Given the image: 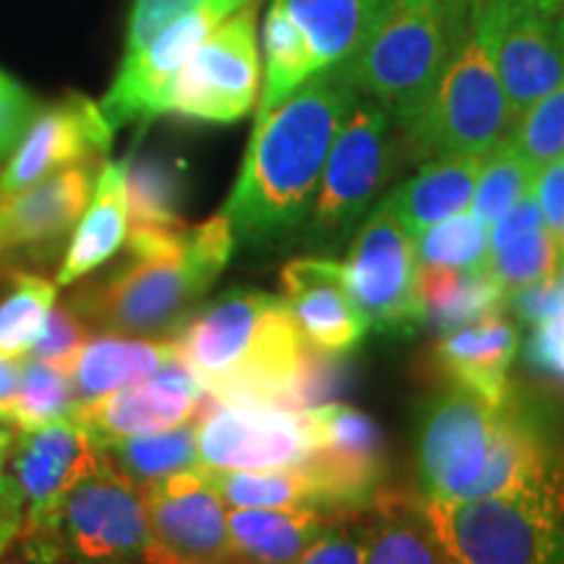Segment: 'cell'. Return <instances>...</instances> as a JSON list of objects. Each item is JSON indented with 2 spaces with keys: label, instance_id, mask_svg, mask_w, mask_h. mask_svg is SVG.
Instances as JSON below:
<instances>
[{
  "label": "cell",
  "instance_id": "cell-1",
  "mask_svg": "<svg viewBox=\"0 0 564 564\" xmlns=\"http://www.w3.org/2000/svg\"><path fill=\"white\" fill-rule=\"evenodd\" d=\"M358 97L340 70L329 68L257 116L241 175L223 209L236 241L267 249L299 236L333 141Z\"/></svg>",
  "mask_w": 564,
  "mask_h": 564
},
{
  "label": "cell",
  "instance_id": "cell-2",
  "mask_svg": "<svg viewBox=\"0 0 564 564\" xmlns=\"http://www.w3.org/2000/svg\"><path fill=\"white\" fill-rule=\"evenodd\" d=\"M232 249L236 236L223 212L199 225H131L123 262L84 278L66 303L89 329L167 340L192 319Z\"/></svg>",
  "mask_w": 564,
  "mask_h": 564
},
{
  "label": "cell",
  "instance_id": "cell-3",
  "mask_svg": "<svg viewBox=\"0 0 564 564\" xmlns=\"http://www.w3.org/2000/svg\"><path fill=\"white\" fill-rule=\"evenodd\" d=\"M181 361L212 403L264 405L293 411V379L308 343L288 303L278 295L238 288L196 308L175 335Z\"/></svg>",
  "mask_w": 564,
  "mask_h": 564
},
{
  "label": "cell",
  "instance_id": "cell-4",
  "mask_svg": "<svg viewBox=\"0 0 564 564\" xmlns=\"http://www.w3.org/2000/svg\"><path fill=\"white\" fill-rule=\"evenodd\" d=\"M505 21L486 0H476L465 30L449 42L440 79L398 129L411 158H486L510 137L514 116L494 63V42Z\"/></svg>",
  "mask_w": 564,
  "mask_h": 564
},
{
  "label": "cell",
  "instance_id": "cell-5",
  "mask_svg": "<svg viewBox=\"0 0 564 564\" xmlns=\"http://www.w3.org/2000/svg\"><path fill=\"white\" fill-rule=\"evenodd\" d=\"M447 53L449 34L440 0H387L364 45L335 68L358 95L382 105L400 129L440 79Z\"/></svg>",
  "mask_w": 564,
  "mask_h": 564
},
{
  "label": "cell",
  "instance_id": "cell-6",
  "mask_svg": "<svg viewBox=\"0 0 564 564\" xmlns=\"http://www.w3.org/2000/svg\"><path fill=\"white\" fill-rule=\"evenodd\" d=\"M394 167L390 112L371 97H358L324 162L303 243L316 257H333L361 228Z\"/></svg>",
  "mask_w": 564,
  "mask_h": 564
},
{
  "label": "cell",
  "instance_id": "cell-7",
  "mask_svg": "<svg viewBox=\"0 0 564 564\" xmlns=\"http://www.w3.org/2000/svg\"><path fill=\"white\" fill-rule=\"evenodd\" d=\"M421 512L449 564H564V499H421Z\"/></svg>",
  "mask_w": 564,
  "mask_h": 564
},
{
  "label": "cell",
  "instance_id": "cell-8",
  "mask_svg": "<svg viewBox=\"0 0 564 564\" xmlns=\"http://www.w3.org/2000/svg\"><path fill=\"white\" fill-rule=\"evenodd\" d=\"M147 546L144 491L102 453L63 499L42 564H139Z\"/></svg>",
  "mask_w": 564,
  "mask_h": 564
},
{
  "label": "cell",
  "instance_id": "cell-9",
  "mask_svg": "<svg viewBox=\"0 0 564 564\" xmlns=\"http://www.w3.org/2000/svg\"><path fill=\"white\" fill-rule=\"evenodd\" d=\"M257 6L249 0L212 30L165 95V112L204 123H236L257 105L262 58Z\"/></svg>",
  "mask_w": 564,
  "mask_h": 564
},
{
  "label": "cell",
  "instance_id": "cell-10",
  "mask_svg": "<svg viewBox=\"0 0 564 564\" xmlns=\"http://www.w3.org/2000/svg\"><path fill=\"white\" fill-rule=\"evenodd\" d=\"M102 449L70 415L19 429L9 455V476L21 499V531L13 544L42 564L66 494L95 470Z\"/></svg>",
  "mask_w": 564,
  "mask_h": 564
},
{
  "label": "cell",
  "instance_id": "cell-11",
  "mask_svg": "<svg viewBox=\"0 0 564 564\" xmlns=\"http://www.w3.org/2000/svg\"><path fill=\"white\" fill-rule=\"evenodd\" d=\"M345 285L366 324L377 333L413 335L421 324L415 295V241L382 199L352 232L343 264Z\"/></svg>",
  "mask_w": 564,
  "mask_h": 564
},
{
  "label": "cell",
  "instance_id": "cell-12",
  "mask_svg": "<svg viewBox=\"0 0 564 564\" xmlns=\"http://www.w3.org/2000/svg\"><path fill=\"white\" fill-rule=\"evenodd\" d=\"M497 405L453 387L423 408L419 421L421 499L426 502H468L489 463Z\"/></svg>",
  "mask_w": 564,
  "mask_h": 564
},
{
  "label": "cell",
  "instance_id": "cell-13",
  "mask_svg": "<svg viewBox=\"0 0 564 564\" xmlns=\"http://www.w3.org/2000/svg\"><path fill=\"white\" fill-rule=\"evenodd\" d=\"M312 455L303 468L322 494L324 510L335 518L371 512L384 489L387 444L379 423L348 403L308 411Z\"/></svg>",
  "mask_w": 564,
  "mask_h": 564
},
{
  "label": "cell",
  "instance_id": "cell-14",
  "mask_svg": "<svg viewBox=\"0 0 564 564\" xmlns=\"http://www.w3.org/2000/svg\"><path fill=\"white\" fill-rule=\"evenodd\" d=\"M564 499V423L544 400L507 392L497 405L494 440L474 499Z\"/></svg>",
  "mask_w": 564,
  "mask_h": 564
},
{
  "label": "cell",
  "instance_id": "cell-15",
  "mask_svg": "<svg viewBox=\"0 0 564 564\" xmlns=\"http://www.w3.org/2000/svg\"><path fill=\"white\" fill-rule=\"evenodd\" d=\"M144 505V564H230L228 505L199 465L150 486Z\"/></svg>",
  "mask_w": 564,
  "mask_h": 564
},
{
  "label": "cell",
  "instance_id": "cell-16",
  "mask_svg": "<svg viewBox=\"0 0 564 564\" xmlns=\"http://www.w3.org/2000/svg\"><path fill=\"white\" fill-rule=\"evenodd\" d=\"M196 444L199 468L207 470L303 468L312 455V421L308 413L209 400Z\"/></svg>",
  "mask_w": 564,
  "mask_h": 564
},
{
  "label": "cell",
  "instance_id": "cell-17",
  "mask_svg": "<svg viewBox=\"0 0 564 564\" xmlns=\"http://www.w3.org/2000/svg\"><path fill=\"white\" fill-rule=\"evenodd\" d=\"M246 3L249 0H209L160 32L147 47L123 55L121 68L100 102L112 129L133 121L150 123L152 118L165 116V95L175 74L186 66L204 37Z\"/></svg>",
  "mask_w": 564,
  "mask_h": 564
},
{
  "label": "cell",
  "instance_id": "cell-18",
  "mask_svg": "<svg viewBox=\"0 0 564 564\" xmlns=\"http://www.w3.org/2000/svg\"><path fill=\"white\" fill-rule=\"evenodd\" d=\"M209 398L183 361H175L121 390L102 394L91 403H79L68 411L97 447L133 440V436L160 434L167 429L199 421Z\"/></svg>",
  "mask_w": 564,
  "mask_h": 564
},
{
  "label": "cell",
  "instance_id": "cell-19",
  "mask_svg": "<svg viewBox=\"0 0 564 564\" xmlns=\"http://www.w3.org/2000/svg\"><path fill=\"white\" fill-rule=\"evenodd\" d=\"M112 133L116 129L100 105L79 91H68L58 102L37 112L24 139L6 160L0 171V202L66 167L105 158L110 152Z\"/></svg>",
  "mask_w": 564,
  "mask_h": 564
},
{
  "label": "cell",
  "instance_id": "cell-20",
  "mask_svg": "<svg viewBox=\"0 0 564 564\" xmlns=\"http://www.w3.org/2000/svg\"><path fill=\"white\" fill-rule=\"evenodd\" d=\"M95 181V162H82L0 202V262L58 251L87 209Z\"/></svg>",
  "mask_w": 564,
  "mask_h": 564
},
{
  "label": "cell",
  "instance_id": "cell-21",
  "mask_svg": "<svg viewBox=\"0 0 564 564\" xmlns=\"http://www.w3.org/2000/svg\"><path fill=\"white\" fill-rule=\"evenodd\" d=\"M282 301L303 340L324 352H350L369 333L364 314L345 285L343 264L329 257H299L280 272Z\"/></svg>",
  "mask_w": 564,
  "mask_h": 564
},
{
  "label": "cell",
  "instance_id": "cell-22",
  "mask_svg": "<svg viewBox=\"0 0 564 564\" xmlns=\"http://www.w3.org/2000/svg\"><path fill=\"white\" fill-rule=\"evenodd\" d=\"M494 63L518 121L520 112L564 84V55L556 42L554 19L539 11L507 19L494 42Z\"/></svg>",
  "mask_w": 564,
  "mask_h": 564
},
{
  "label": "cell",
  "instance_id": "cell-23",
  "mask_svg": "<svg viewBox=\"0 0 564 564\" xmlns=\"http://www.w3.org/2000/svg\"><path fill=\"white\" fill-rule=\"evenodd\" d=\"M518 345V327L497 312L444 333L434 348V361L455 387L499 405L512 390L507 371Z\"/></svg>",
  "mask_w": 564,
  "mask_h": 564
},
{
  "label": "cell",
  "instance_id": "cell-24",
  "mask_svg": "<svg viewBox=\"0 0 564 564\" xmlns=\"http://www.w3.org/2000/svg\"><path fill=\"white\" fill-rule=\"evenodd\" d=\"M337 520L319 507H230V564H299Z\"/></svg>",
  "mask_w": 564,
  "mask_h": 564
},
{
  "label": "cell",
  "instance_id": "cell-25",
  "mask_svg": "<svg viewBox=\"0 0 564 564\" xmlns=\"http://www.w3.org/2000/svg\"><path fill=\"white\" fill-rule=\"evenodd\" d=\"M175 361H181V345L175 337L152 340L116 333L89 337L70 364L74 405L91 403L102 394L150 379Z\"/></svg>",
  "mask_w": 564,
  "mask_h": 564
},
{
  "label": "cell",
  "instance_id": "cell-26",
  "mask_svg": "<svg viewBox=\"0 0 564 564\" xmlns=\"http://www.w3.org/2000/svg\"><path fill=\"white\" fill-rule=\"evenodd\" d=\"M129 236V202H126L123 162L105 160L97 173L95 192L76 223L55 274V285H74L110 262Z\"/></svg>",
  "mask_w": 564,
  "mask_h": 564
},
{
  "label": "cell",
  "instance_id": "cell-27",
  "mask_svg": "<svg viewBox=\"0 0 564 564\" xmlns=\"http://www.w3.org/2000/svg\"><path fill=\"white\" fill-rule=\"evenodd\" d=\"M481 162L484 158L474 154L429 160L413 178H408L384 199L390 202L400 225L415 238L432 225L470 207Z\"/></svg>",
  "mask_w": 564,
  "mask_h": 564
},
{
  "label": "cell",
  "instance_id": "cell-28",
  "mask_svg": "<svg viewBox=\"0 0 564 564\" xmlns=\"http://www.w3.org/2000/svg\"><path fill=\"white\" fill-rule=\"evenodd\" d=\"M301 32L316 74L340 66L382 19L387 0H272Z\"/></svg>",
  "mask_w": 564,
  "mask_h": 564
},
{
  "label": "cell",
  "instance_id": "cell-29",
  "mask_svg": "<svg viewBox=\"0 0 564 564\" xmlns=\"http://www.w3.org/2000/svg\"><path fill=\"white\" fill-rule=\"evenodd\" d=\"M415 295L421 306V324L440 335L502 312L507 306V288L494 278L489 267L447 270L419 264Z\"/></svg>",
  "mask_w": 564,
  "mask_h": 564
},
{
  "label": "cell",
  "instance_id": "cell-30",
  "mask_svg": "<svg viewBox=\"0 0 564 564\" xmlns=\"http://www.w3.org/2000/svg\"><path fill=\"white\" fill-rule=\"evenodd\" d=\"M366 564H449L423 518L421 499L382 489L371 507Z\"/></svg>",
  "mask_w": 564,
  "mask_h": 564
},
{
  "label": "cell",
  "instance_id": "cell-31",
  "mask_svg": "<svg viewBox=\"0 0 564 564\" xmlns=\"http://www.w3.org/2000/svg\"><path fill=\"white\" fill-rule=\"evenodd\" d=\"M196 434H199V421H188L183 426L167 429V432L108 444L102 453L141 491H147L162 478L199 465Z\"/></svg>",
  "mask_w": 564,
  "mask_h": 564
},
{
  "label": "cell",
  "instance_id": "cell-32",
  "mask_svg": "<svg viewBox=\"0 0 564 564\" xmlns=\"http://www.w3.org/2000/svg\"><path fill=\"white\" fill-rule=\"evenodd\" d=\"M202 470L228 507H319L324 510L322 494L306 468Z\"/></svg>",
  "mask_w": 564,
  "mask_h": 564
},
{
  "label": "cell",
  "instance_id": "cell-33",
  "mask_svg": "<svg viewBox=\"0 0 564 564\" xmlns=\"http://www.w3.org/2000/svg\"><path fill=\"white\" fill-rule=\"evenodd\" d=\"M312 76L316 68L301 32L278 3H270L264 17V89L257 116L270 112Z\"/></svg>",
  "mask_w": 564,
  "mask_h": 564
},
{
  "label": "cell",
  "instance_id": "cell-34",
  "mask_svg": "<svg viewBox=\"0 0 564 564\" xmlns=\"http://www.w3.org/2000/svg\"><path fill=\"white\" fill-rule=\"evenodd\" d=\"M123 178L131 225H154V228L183 225V181L173 162L152 154L129 158L123 160Z\"/></svg>",
  "mask_w": 564,
  "mask_h": 564
},
{
  "label": "cell",
  "instance_id": "cell-35",
  "mask_svg": "<svg viewBox=\"0 0 564 564\" xmlns=\"http://www.w3.org/2000/svg\"><path fill=\"white\" fill-rule=\"evenodd\" d=\"M55 282L40 274H17L0 301V358H26L55 306Z\"/></svg>",
  "mask_w": 564,
  "mask_h": 564
},
{
  "label": "cell",
  "instance_id": "cell-36",
  "mask_svg": "<svg viewBox=\"0 0 564 564\" xmlns=\"http://www.w3.org/2000/svg\"><path fill=\"white\" fill-rule=\"evenodd\" d=\"M533 178L535 171H531L528 162L512 150L510 139H505L481 162L474 199H470V215L489 228L507 209H512L523 196L531 194Z\"/></svg>",
  "mask_w": 564,
  "mask_h": 564
},
{
  "label": "cell",
  "instance_id": "cell-37",
  "mask_svg": "<svg viewBox=\"0 0 564 564\" xmlns=\"http://www.w3.org/2000/svg\"><path fill=\"white\" fill-rule=\"evenodd\" d=\"M415 241V262L447 270H481L489 259V228L474 215H453L423 230Z\"/></svg>",
  "mask_w": 564,
  "mask_h": 564
},
{
  "label": "cell",
  "instance_id": "cell-38",
  "mask_svg": "<svg viewBox=\"0 0 564 564\" xmlns=\"http://www.w3.org/2000/svg\"><path fill=\"white\" fill-rule=\"evenodd\" d=\"M74 403V384H70V373L66 369L24 358L11 421L13 429H32L61 419V415H68Z\"/></svg>",
  "mask_w": 564,
  "mask_h": 564
},
{
  "label": "cell",
  "instance_id": "cell-39",
  "mask_svg": "<svg viewBox=\"0 0 564 564\" xmlns=\"http://www.w3.org/2000/svg\"><path fill=\"white\" fill-rule=\"evenodd\" d=\"M562 262V246L549 232V228H535L525 236L514 238L502 249L489 251L486 267L489 272L507 288V293L520 285H531V282L554 278L560 272Z\"/></svg>",
  "mask_w": 564,
  "mask_h": 564
},
{
  "label": "cell",
  "instance_id": "cell-40",
  "mask_svg": "<svg viewBox=\"0 0 564 564\" xmlns=\"http://www.w3.org/2000/svg\"><path fill=\"white\" fill-rule=\"evenodd\" d=\"M507 139L535 173L564 158V84L520 112Z\"/></svg>",
  "mask_w": 564,
  "mask_h": 564
},
{
  "label": "cell",
  "instance_id": "cell-41",
  "mask_svg": "<svg viewBox=\"0 0 564 564\" xmlns=\"http://www.w3.org/2000/svg\"><path fill=\"white\" fill-rule=\"evenodd\" d=\"M348 387L350 364L345 352H324L308 345L293 379V411L308 413L322 405L340 403Z\"/></svg>",
  "mask_w": 564,
  "mask_h": 564
},
{
  "label": "cell",
  "instance_id": "cell-42",
  "mask_svg": "<svg viewBox=\"0 0 564 564\" xmlns=\"http://www.w3.org/2000/svg\"><path fill=\"white\" fill-rule=\"evenodd\" d=\"M89 340V327L68 303L63 306H53L51 316H47L45 329H42L40 340L34 343L30 356L34 361H45L53 366H61L70 373V364L79 356L82 345Z\"/></svg>",
  "mask_w": 564,
  "mask_h": 564
},
{
  "label": "cell",
  "instance_id": "cell-43",
  "mask_svg": "<svg viewBox=\"0 0 564 564\" xmlns=\"http://www.w3.org/2000/svg\"><path fill=\"white\" fill-rule=\"evenodd\" d=\"M40 110L37 95L0 68V162L11 158Z\"/></svg>",
  "mask_w": 564,
  "mask_h": 564
},
{
  "label": "cell",
  "instance_id": "cell-44",
  "mask_svg": "<svg viewBox=\"0 0 564 564\" xmlns=\"http://www.w3.org/2000/svg\"><path fill=\"white\" fill-rule=\"evenodd\" d=\"M366 552H369V520L356 514L329 525L299 564H366Z\"/></svg>",
  "mask_w": 564,
  "mask_h": 564
},
{
  "label": "cell",
  "instance_id": "cell-45",
  "mask_svg": "<svg viewBox=\"0 0 564 564\" xmlns=\"http://www.w3.org/2000/svg\"><path fill=\"white\" fill-rule=\"evenodd\" d=\"M209 0H133V9L129 17V32H126V53L131 55L147 47L165 32L167 26L199 9Z\"/></svg>",
  "mask_w": 564,
  "mask_h": 564
},
{
  "label": "cell",
  "instance_id": "cell-46",
  "mask_svg": "<svg viewBox=\"0 0 564 564\" xmlns=\"http://www.w3.org/2000/svg\"><path fill=\"white\" fill-rule=\"evenodd\" d=\"M525 364L564 384V316L535 324L525 343Z\"/></svg>",
  "mask_w": 564,
  "mask_h": 564
},
{
  "label": "cell",
  "instance_id": "cell-47",
  "mask_svg": "<svg viewBox=\"0 0 564 564\" xmlns=\"http://www.w3.org/2000/svg\"><path fill=\"white\" fill-rule=\"evenodd\" d=\"M531 194L539 202L544 225L556 241H564V158L549 162L533 178Z\"/></svg>",
  "mask_w": 564,
  "mask_h": 564
},
{
  "label": "cell",
  "instance_id": "cell-48",
  "mask_svg": "<svg viewBox=\"0 0 564 564\" xmlns=\"http://www.w3.org/2000/svg\"><path fill=\"white\" fill-rule=\"evenodd\" d=\"M535 228H544V215H541V207L539 202H535V196L528 194L491 225L489 251L502 249V246L514 241V238L525 236V232H531Z\"/></svg>",
  "mask_w": 564,
  "mask_h": 564
},
{
  "label": "cell",
  "instance_id": "cell-49",
  "mask_svg": "<svg viewBox=\"0 0 564 564\" xmlns=\"http://www.w3.org/2000/svg\"><path fill=\"white\" fill-rule=\"evenodd\" d=\"M21 369H24V358H0V421L9 426L13 421V408H17Z\"/></svg>",
  "mask_w": 564,
  "mask_h": 564
},
{
  "label": "cell",
  "instance_id": "cell-50",
  "mask_svg": "<svg viewBox=\"0 0 564 564\" xmlns=\"http://www.w3.org/2000/svg\"><path fill=\"white\" fill-rule=\"evenodd\" d=\"M491 9H497L505 19L514 17V13L523 11H539L544 17L556 19V13L564 9V0H486Z\"/></svg>",
  "mask_w": 564,
  "mask_h": 564
},
{
  "label": "cell",
  "instance_id": "cell-51",
  "mask_svg": "<svg viewBox=\"0 0 564 564\" xmlns=\"http://www.w3.org/2000/svg\"><path fill=\"white\" fill-rule=\"evenodd\" d=\"M11 442H13V429L9 423L0 421V505L6 502H21L17 486H13L9 476V455H11Z\"/></svg>",
  "mask_w": 564,
  "mask_h": 564
},
{
  "label": "cell",
  "instance_id": "cell-52",
  "mask_svg": "<svg viewBox=\"0 0 564 564\" xmlns=\"http://www.w3.org/2000/svg\"><path fill=\"white\" fill-rule=\"evenodd\" d=\"M21 531V502L0 505V554H6Z\"/></svg>",
  "mask_w": 564,
  "mask_h": 564
},
{
  "label": "cell",
  "instance_id": "cell-53",
  "mask_svg": "<svg viewBox=\"0 0 564 564\" xmlns=\"http://www.w3.org/2000/svg\"><path fill=\"white\" fill-rule=\"evenodd\" d=\"M474 3L476 0H440L449 42H453L457 34L465 30V24H468V13H470V9H474Z\"/></svg>",
  "mask_w": 564,
  "mask_h": 564
},
{
  "label": "cell",
  "instance_id": "cell-54",
  "mask_svg": "<svg viewBox=\"0 0 564 564\" xmlns=\"http://www.w3.org/2000/svg\"><path fill=\"white\" fill-rule=\"evenodd\" d=\"M554 32H556V42H560V51L564 55V9L556 13L554 19Z\"/></svg>",
  "mask_w": 564,
  "mask_h": 564
},
{
  "label": "cell",
  "instance_id": "cell-55",
  "mask_svg": "<svg viewBox=\"0 0 564 564\" xmlns=\"http://www.w3.org/2000/svg\"><path fill=\"white\" fill-rule=\"evenodd\" d=\"M0 564H40V562H34V560H30V556L19 554V556H3Z\"/></svg>",
  "mask_w": 564,
  "mask_h": 564
},
{
  "label": "cell",
  "instance_id": "cell-56",
  "mask_svg": "<svg viewBox=\"0 0 564 564\" xmlns=\"http://www.w3.org/2000/svg\"><path fill=\"white\" fill-rule=\"evenodd\" d=\"M139 564H144V562H139Z\"/></svg>",
  "mask_w": 564,
  "mask_h": 564
},
{
  "label": "cell",
  "instance_id": "cell-57",
  "mask_svg": "<svg viewBox=\"0 0 564 564\" xmlns=\"http://www.w3.org/2000/svg\"><path fill=\"white\" fill-rule=\"evenodd\" d=\"M562 243H564V241H562Z\"/></svg>",
  "mask_w": 564,
  "mask_h": 564
}]
</instances>
